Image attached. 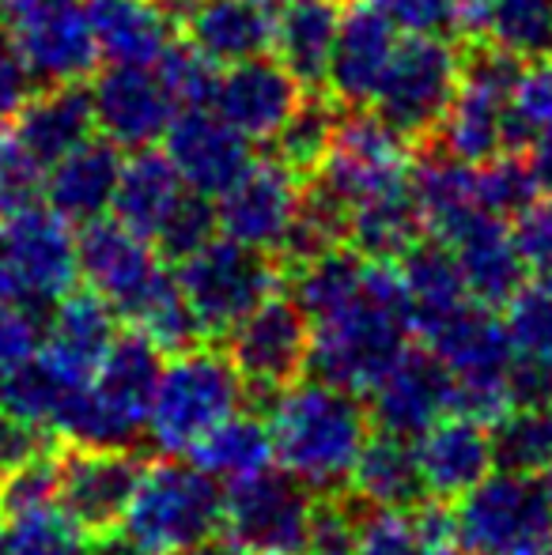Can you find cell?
I'll return each mask as SVG.
<instances>
[{
    "mask_svg": "<svg viewBox=\"0 0 552 555\" xmlns=\"http://www.w3.org/2000/svg\"><path fill=\"white\" fill-rule=\"evenodd\" d=\"M216 231H220V216H216L213 197L190 190L182 197V205L175 208V216L167 220V227L159 231L155 249H159L167 261H182L193 249L205 246L208 238H216Z\"/></svg>",
    "mask_w": 552,
    "mask_h": 555,
    "instance_id": "f6af8a7d",
    "label": "cell"
},
{
    "mask_svg": "<svg viewBox=\"0 0 552 555\" xmlns=\"http://www.w3.org/2000/svg\"><path fill=\"white\" fill-rule=\"evenodd\" d=\"M295 295L310 322V371L368 393L416 340L413 299L398 261L356 249H330L292 269Z\"/></svg>",
    "mask_w": 552,
    "mask_h": 555,
    "instance_id": "6da1fadb",
    "label": "cell"
},
{
    "mask_svg": "<svg viewBox=\"0 0 552 555\" xmlns=\"http://www.w3.org/2000/svg\"><path fill=\"white\" fill-rule=\"evenodd\" d=\"M0 526L15 555H95L99 548V537H91L57 499L8 514Z\"/></svg>",
    "mask_w": 552,
    "mask_h": 555,
    "instance_id": "74e56055",
    "label": "cell"
},
{
    "mask_svg": "<svg viewBox=\"0 0 552 555\" xmlns=\"http://www.w3.org/2000/svg\"><path fill=\"white\" fill-rule=\"evenodd\" d=\"M163 351L137 330H121L95 378L73 397L57 439L65 446H129L144 435Z\"/></svg>",
    "mask_w": 552,
    "mask_h": 555,
    "instance_id": "5b68a950",
    "label": "cell"
},
{
    "mask_svg": "<svg viewBox=\"0 0 552 555\" xmlns=\"http://www.w3.org/2000/svg\"><path fill=\"white\" fill-rule=\"evenodd\" d=\"M167 155L178 167L182 182L193 193L220 197L251 170V140L235 129L216 106H190L170 121Z\"/></svg>",
    "mask_w": 552,
    "mask_h": 555,
    "instance_id": "ac0fdd59",
    "label": "cell"
},
{
    "mask_svg": "<svg viewBox=\"0 0 552 555\" xmlns=\"http://www.w3.org/2000/svg\"><path fill=\"white\" fill-rule=\"evenodd\" d=\"M0 555H15L12 548H8V537H4V526H0Z\"/></svg>",
    "mask_w": 552,
    "mask_h": 555,
    "instance_id": "9f6ffc18",
    "label": "cell"
},
{
    "mask_svg": "<svg viewBox=\"0 0 552 555\" xmlns=\"http://www.w3.org/2000/svg\"><path fill=\"white\" fill-rule=\"evenodd\" d=\"M462 61L465 53H458L450 38L409 35L398 42V53L375 91V114L406 140L435 137L462 80Z\"/></svg>",
    "mask_w": 552,
    "mask_h": 555,
    "instance_id": "4fadbf2b",
    "label": "cell"
},
{
    "mask_svg": "<svg viewBox=\"0 0 552 555\" xmlns=\"http://www.w3.org/2000/svg\"><path fill=\"white\" fill-rule=\"evenodd\" d=\"M310 555H360L356 552V518L348 514V506H337L333 499L318 503Z\"/></svg>",
    "mask_w": 552,
    "mask_h": 555,
    "instance_id": "f5cc1de1",
    "label": "cell"
},
{
    "mask_svg": "<svg viewBox=\"0 0 552 555\" xmlns=\"http://www.w3.org/2000/svg\"><path fill=\"white\" fill-rule=\"evenodd\" d=\"M118 322V310L91 287L88 292H68L53 307L50 322H46L42 348H38L35 363H30L53 393V435H57L73 397L95 378L103 359L111 356L114 340L121 333Z\"/></svg>",
    "mask_w": 552,
    "mask_h": 555,
    "instance_id": "7c38bea8",
    "label": "cell"
},
{
    "mask_svg": "<svg viewBox=\"0 0 552 555\" xmlns=\"http://www.w3.org/2000/svg\"><path fill=\"white\" fill-rule=\"evenodd\" d=\"M465 30L523 61H538L552 50V0H465Z\"/></svg>",
    "mask_w": 552,
    "mask_h": 555,
    "instance_id": "d590c367",
    "label": "cell"
},
{
    "mask_svg": "<svg viewBox=\"0 0 552 555\" xmlns=\"http://www.w3.org/2000/svg\"><path fill=\"white\" fill-rule=\"evenodd\" d=\"M175 15L178 27H185V42H193L216 65L261 57L273 50L277 15L261 0H163Z\"/></svg>",
    "mask_w": 552,
    "mask_h": 555,
    "instance_id": "d4e9b609",
    "label": "cell"
},
{
    "mask_svg": "<svg viewBox=\"0 0 552 555\" xmlns=\"http://www.w3.org/2000/svg\"><path fill=\"white\" fill-rule=\"evenodd\" d=\"M46 322L42 310L15 307V302H0V386L8 378L35 363L38 348H42Z\"/></svg>",
    "mask_w": 552,
    "mask_h": 555,
    "instance_id": "7dc6e473",
    "label": "cell"
},
{
    "mask_svg": "<svg viewBox=\"0 0 552 555\" xmlns=\"http://www.w3.org/2000/svg\"><path fill=\"white\" fill-rule=\"evenodd\" d=\"M46 197V167L0 125V220L35 208Z\"/></svg>",
    "mask_w": 552,
    "mask_h": 555,
    "instance_id": "7bdbcfd3",
    "label": "cell"
},
{
    "mask_svg": "<svg viewBox=\"0 0 552 555\" xmlns=\"http://www.w3.org/2000/svg\"><path fill=\"white\" fill-rule=\"evenodd\" d=\"M515 121L518 137L526 140H552V65L538 61L523 73L515 88Z\"/></svg>",
    "mask_w": 552,
    "mask_h": 555,
    "instance_id": "c3c4849f",
    "label": "cell"
},
{
    "mask_svg": "<svg viewBox=\"0 0 552 555\" xmlns=\"http://www.w3.org/2000/svg\"><path fill=\"white\" fill-rule=\"evenodd\" d=\"M303 197H307L303 193V175L295 167H287L280 155L251 163V170L228 193L216 197L220 231L228 238L246 242V246L280 254L295 220H299Z\"/></svg>",
    "mask_w": 552,
    "mask_h": 555,
    "instance_id": "2e32d148",
    "label": "cell"
},
{
    "mask_svg": "<svg viewBox=\"0 0 552 555\" xmlns=\"http://www.w3.org/2000/svg\"><path fill=\"white\" fill-rule=\"evenodd\" d=\"M360 555H462L454 506L442 499H416L409 506H368L356 518Z\"/></svg>",
    "mask_w": 552,
    "mask_h": 555,
    "instance_id": "4316f807",
    "label": "cell"
},
{
    "mask_svg": "<svg viewBox=\"0 0 552 555\" xmlns=\"http://www.w3.org/2000/svg\"><path fill=\"white\" fill-rule=\"evenodd\" d=\"M190 185L182 182L178 167L170 163L167 152H152V147H137L133 159H126L118 178V193H114V216L126 227H133L144 238H159V231L182 205Z\"/></svg>",
    "mask_w": 552,
    "mask_h": 555,
    "instance_id": "1f68e13d",
    "label": "cell"
},
{
    "mask_svg": "<svg viewBox=\"0 0 552 555\" xmlns=\"http://www.w3.org/2000/svg\"><path fill=\"white\" fill-rule=\"evenodd\" d=\"M401 185H409L406 137L378 114H368L363 106H348L345 114H337L333 140L325 147L322 163L314 167L310 190L333 201L348 220L356 205L378 197V193L401 190Z\"/></svg>",
    "mask_w": 552,
    "mask_h": 555,
    "instance_id": "8fae6325",
    "label": "cell"
},
{
    "mask_svg": "<svg viewBox=\"0 0 552 555\" xmlns=\"http://www.w3.org/2000/svg\"><path fill=\"white\" fill-rule=\"evenodd\" d=\"M333 125H337V111L325 106L322 99L299 103V111L292 114V121H287L277 137L280 159H284L287 167L299 170V175L314 170L333 140Z\"/></svg>",
    "mask_w": 552,
    "mask_h": 555,
    "instance_id": "b9f144b4",
    "label": "cell"
},
{
    "mask_svg": "<svg viewBox=\"0 0 552 555\" xmlns=\"http://www.w3.org/2000/svg\"><path fill=\"white\" fill-rule=\"evenodd\" d=\"M266 424L273 435L277 468L325 495L348 488L371 439L368 401L325 378H299L269 397Z\"/></svg>",
    "mask_w": 552,
    "mask_h": 555,
    "instance_id": "7a4b0ae2",
    "label": "cell"
},
{
    "mask_svg": "<svg viewBox=\"0 0 552 555\" xmlns=\"http://www.w3.org/2000/svg\"><path fill=\"white\" fill-rule=\"evenodd\" d=\"M386 15L371 4H356L341 20V35L330 57L325 88L341 106H368L375 103V91L398 53V35Z\"/></svg>",
    "mask_w": 552,
    "mask_h": 555,
    "instance_id": "484cf974",
    "label": "cell"
},
{
    "mask_svg": "<svg viewBox=\"0 0 552 555\" xmlns=\"http://www.w3.org/2000/svg\"><path fill=\"white\" fill-rule=\"evenodd\" d=\"M99 132L118 147H152L167 137L178 117V103L167 80L152 65H114L91 88Z\"/></svg>",
    "mask_w": 552,
    "mask_h": 555,
    "instance_id": "d6986e66",
    "label": "cell"
},
{
    "mask_svg": "<svg viewBox=\"0 0 552 555\" xmlns=\"http://www.w3.org/2000/svg\"><path fill=\"white\" fill-rule=\"evenodd\" d=\"M12 30L30 76L42 88H50V83H84L95 73L99 57H103L95 30H91L88 8H80L76 0L27 15V20L12 23Z\"/></svg>",
    "mask_w": 552,
    "mask_h": 555,
    "instance_id": "cb8c5ba5",
    "label": "cell"
},
{
    "mask_svg": "<svg viewBox=\"0 0 552 555\" xmlns=\"http://www.w3.org/2000/svg\"><path fill=\"white\" fill-rule=\"evenodd\" d=\"M545 374H549V382H552V356H549V363H545Z\"/></svg>",
    "mask_w": 552,
    "mask_h": 555,
    "instance_id": "6f0895ef",
    "label": "cell"
},
{
    "mask_svg": "<svg viewBox=\"0 0 552 555\" xmlns=\"http://www.w3.org/2000/svg\"><path fill=\"white\" fill-rule=\"evenodd\" d=\"M30 83H35V76H30L27 61H23L12 23L0 15V125H8L20 114V106L35 91Z\"/></svg>",
    "mask_w": 552,
    "mask_h": 555,
    "instance_id": "f907efd6",
    "label": "cell"
},
{
    "mask_svg": "<svg viewBox=\"0 0 552 555\" xmlns=\"http://www.w3.org/2000/svg\"><path fill=\"white\" fill-rule=\"evenodd\" d=\"M147 461L129 446H65L57 453V503L91 537L121 526Z\"/></svg>",
    "mask_w": 552,
    "mask_h": 555,
    "instance_id": "9a60e30c",
    "label": "cell"
},
{
    "mask_svg": "<svg viewBox=\"0 0 552 555\" xmlns=\"http://www.w3.org/2000/svg\"><path fill=\"white\" fill-rule=\"evenodd\" d=\"M159 73L182 111H190V106H213L216 88H220L216 61H208L193 42L170 46V50L159 57Z\"/></svg>",
    "mask_w": 552,
    "mask_h": 555,
    "instance_id": "ee69618b",
    "label": "cell"
},
{
    "mask_svg": "<svg viewBox=\"0 0 552 555\" xmlns=\"http://www.w3.org/2000/svg\"><path fill=\"white\" fill-rule=\"evenodd\" d=\"M348 491L363 506H409L416 499H424V480H420L413 439L394 431L371 435L352 468Z\"/></svg>",
    "mask_w": 552,
    "mask_h": 555,
    "instance_id": "836d02e7",
    "label": "cell"
},
{
    "mask_svg": "<svg viewBox=\"0 0 552 555\" xmlns=\"http://www.w3.org/2000/svg\"><path fill=\"white\" fill-rule=\"evenodd\" d=\"M406 35H442L450 38L465 27V0H363Z\"/></svg>",
    "mask_w": 552,
    "mask_h": 555,
    "instance_id": "bcb514c9",
    "label": "cell"
},
{
    "mask_svg": "<svg viewBox=\"0 0 552 555\" xmlns=\"http://www.w3.org/2000/svg\"><path fill=\"white\" fill-rule=\"evenodd\" d=\"M523 73V57L500 46L480 42L465 50L462 80L435 129L442 152L462 163H485L500 152H518L523 137L515 121V88Z\"/></svg>",
    "mask_w": 552,
    "mask_h": 555,
    "instance_id": "8992f818",
    "label": "cell"
},
{
    "mask_svg": "<svg viewBox=\"0 0 552 555\" xmlns=\"http://www.w3.org/2000/svg\"><path fill=\"white\" fill-rule=\"evenodd\" d=\"M462 555H534L552 541V503L534 473L496 468L454 503Z\"/></svg>",
    "mask_w": 552,
    "mask_h": 555,
    "instance_id": "30bf717a",
    "label": "cell"
},
{
    "mask_svg": "<svg viewBox=\"0 0 552 555\" xmlns=\"http://www.w3.org/2000/svg\"><path fill=\"white\" fill-rule=\"evenodd\" d=\"M503 325L518 359L545 371L552 356V276H534L503 302Z\"/></svg>",
    "mask_w": 552,
    "mask_h": 555,
    "instance_id": "f35d334b",
    "label": "cell"
},
{
    "mask_svg": "<svg viewBox=\"0 0 552 555\" xmlns=\"http://www.w3.org/2000/svg\"><path fill=\"white\" fill-rule=\"evenodd\" d=\"M99 53L114 65H159L175 46V15L163 0H88Z\"/></svg>",
    "mask_w": 552,
    "mask_h": 555,
    "instance_id": "f546056e",
    "label": "cell"
},
{
    "mask_svg": "<svg viewBox=\"0 0 552 555\" xmlns=\"http://www.w3.org/2000/svg\"><path fill=\"white\" fill-rule=\"evenodd\" d=\"M57 442L61 439L53 431H46V427L0 409V480H8V476L20 473V468L57 453Z\"/></svg>",
    "mask_w": 552,
    "mask_h": 555,
    "instance_id": "681fc988",
    "label": "cell"
},
{
    "mask_svg": "<svg viewBox=\"0 0 552 555\" xmlns=\"http://www.w3.org/2000/svg\"><path fill=\"white\" fill-rule=\"evenodd\" d=\"M413 446L424 495L442 499V503H458L500 468L496 465V431L462 412L442 416L424 435H416Z\"/></svg>",
    "mask_w": 552,
    "mask_h": 555,
    "instance_id": "44dd1931",
    "label": "cell"
},
{
    "mask_svg": "<svg viewBox=\"0 0 552 555\" xmlns=\"http://www.w3.org/2000/svg\"><path fill=\"white\" fill-rule=\"evenodd\" d=\"M496 431V465L541 476L552 465V404L515 409Z\"/></svg>",
    "mask_w": 552,
    "mask_h": 555,
    "instance_id": "ab89813d",
    "label": "cell"
},
{
    "mask_svg": "<svg viewBox=\"0 0 552 555\" xmlns=\"http://www.w3.org/2000/svg\"><path fill=\"white\" fill-rule=\"evenodd\" d=\"M515 238L534 276H552V197L534 201L515 216Z\"/></svg>",
    "mask_w": 552,
    "mask_h": 555,
    "instance_id": "816d5d0a",
    "label": "cell"
},
{
    "mask_svg": "<svg viewBox=\"0 0 552 555\" xmlns=\"http://www.w3.org/2000/svg\"><path fill=\"white\" fill-rule=\"evenodd\" d=\"M80 280V242L50 205L0 220V302L53 310Z\"/></svg>",
    "mask_w": 552,
    "mask_h": 555,
    "instance_id": "ba28073f",
    "label": "cell"
},
{
    "mask_svg": "<svg viewBox=\"0 0 552 555\" xmlns=\"http://www.w3.org/2000/svg\"><path fill=\"white\" fill-rule=\"evenodd\" d=\"M303 103V83L284 61H269L266 53L251 61H235L220 76L213 106L243 132L246 140H277Z\"/></svg>",
    "mask_w": 552,
    "mask_h": 555,
    "instance_id": "7402d4cb",
    "label": "cell"
},
{
    "mask_svg": "<svg viewBox=\"0 0 552 555\" xmlns=\"http://www.w3.org/2000/svg\"><path fill=\"white\" fill-rule=\"evenodd\" d=\"M178 284L205 336H228L251 310L280 292L284 264L277 254L239 238H208L178 261Z\"/></svg>",
    "mask_w": 552,
    "mask_h": 555,
    "instance_id": "52a82bcc",
    "label": "cell"
},
{
    "mask_svg": "<svg viewBox=\"0 0 552 555\" xmlns=\"http://www.w3.org/2000/svg\"><path fill=\"white\" fill-rule=\"evenodd\" d=\"M95 99L88 83H50L27 95L12 117V132L42 167H53L61 155L95 137Z\"/></svg>",
    "mask_w": 552,
    "mask_h": 555,
    "instance_id": "83f0119b",
    "label": "cell"
},
{
    "mask_svg": "<svg viewBox=\"0 0 552 555\" xmlns=\"http://www.w3.org/2000/svg\"><path fill=\"white\" fill-rule=\"evenodd\" d=\"M371 424L378 431H394L416 439L432 424L454 412V382L432 348L413 344L375 386L363 393Z\"/></svg>",
    "mask_w": 552,
    "mask_h": 555,
    "instance_id": "e0dca14e",
    "label": "cell"
},
{
    "mask_svg": "<svg viewBox=\"0 0 552 555\" xmlns=\"http://www.w3.org/2000/svg\"><path fill=\"white\" fill-rule=\"evenodd\" d=\"M401 272H406L409 299H413L416 340L432 330L435 322H442V318L454 314L458 307H465V302L473 299L454 254H450L439 238H432V242L420 238L416 246L401 257Z\"/></svg>",
    "mask_w": 552,
    "mask_h": 555,
    "instance_id": "8d00e7d4",
    "label": "cell"
},
{
    "mask_svg": "<svg viewBox=\"0 0 552 555\" xmlns=\"http://www.w3.org/2000/svg\"><path fill=\"white\" fill-rule=\"evenodd\" d=\"M185 461L208 473L220 483H239L261 476L269 468H277V453H273V435L269 424L258 416H246L235 412L223 424H216L205 439H197L185 453Z\"/></svg>",
    "mask_w": 552,
    "mask_h": 555,
    "instance_id": "d6a6232c",
    "label": "cell"
},
{
    "mask_svg": "<svg viewBox=\"0 0 552 555\" xmlns=\"http://www.w3.org/2000/svg\"><path fill=\"white\" fill-rule=\"evenodd\" d=\"M473 182H477L480 208L492 216H508V220L526 212L541 193L534 167L518 159V152H500L485 163H473Z\"/></svg>",
    "mask_w": 552,
    "mask_h": 555,
    "instance_id": "60d3db41",
    "label": "cell"
},
{
    "mask_svg": "<svg viewBox=\"0 0 552 555\" xmlns=\"http://www.w3.org/2000/svg\"><path fill=\"white\" fill-rule=\"evenodd\" d=\"M223 351L239 366L246 389L273 397L310 371V322L299 302L277 292L228 333Z\"/></svg>",
    "mask_w": 552,
    "mask_h": 555,
    "instance_id": "5bb4252c",
    "label": "cell"
},
{
    "mask_svg": "<svg viewBox=\"0 0 552 555\" xmlns=\"http://www.w3.org/2000/svg\"><path fill=\"white\" fill-rule=\"evenodd\" d=\"M261 4H284V0H261Z\"/></svg>",
    "mask_w": 552,
    "mask_h": 555,
    "instance_id": "680465c9",
    "label": "cell"
},
{
    "mask_svg": "<svg viewBox=\"0 0 552 555\" xmlns=\"http://www.w3.org/2000/svg\"><path fill=\"white\" fill-rule=\"evenodd\" d=\"M424 216L416 208V197L409 185L390 193L368 197L348 212L345 238L352 242L356 254L375 257V261H401L409 249L424 238Z\"/></svg>",
    "mask_w": 552,
    "mask_h": 555,
    "instance_id": "e575fe53",
    "label": "cell"
},
{
    "mask_svg": "<svg viewBox=\"0 0 552 555\" xmlns=\"http://www.w3.org/2000/svg\"><path fill=\"white\" fill-rule=\"evenodd\" d=\"M439 242L454 254L465 287L485 307H503L526 284V261L508 216L473 212L439 234Z\"/></svg>",
    "mask_w": 552,
    "mask_h": 555,
    "instance_id": "603a6c76",
    "label": "cell"
},
{
    "mask_svg": "<svg viewBox=\"0 0 552 555\" xmlns=\"http://www.w3.org/2000/svg\"><path fill=\"white\" fill-rule=\"evenodd\" d=\"M121 147L111 137H88L46 170V205L68 223H91L114 208L121 178Z\"/></svg>",
    "mask_w": 552,
    "mask_h": 555,
    "instance_id": "f1b7e54d",
    "label": "cell"
},
{
    "mask_svg": "<svg viewBox=\"0 0 552 555\" xmlns=\"http://www.w3.org/2000/svg\"><path fill=\"white\" fill-rule=\"evenodd\" d=\"M243 404L246 382L228 351L190 344L182 351H170L163 363L144 435L163 457H185L193 442L243 412Z\"/></svg>",
    "mask_w": 552,
    "mask_h": 555,
    "instance_id": "277c9868",
    "label": "cell"
},
{
    "mask_svg": "<svg viewBox=\"0 0 552 555\" xmlns=\"http://www.w3.org/2000/svg\"><path fill=\"white\" fill-rule=\"evenodd\" d=\"M341 0H284L277 15L273 50L303 88H322L341 35Z\"/></svg>",
    "mask_w": 552,
    "mask_h": 555,
    "instance_id": "4dcf8cb0",
    "label": "cell"
},
{
    "mask_svg": "<svg viewBox=\"0 0 552 555\" xmlns=\"http://www.w3.org/2000/svg\"><path fill=\"white\" fill-rule=\"evenodd\" d=\"M314 518V491L269 468L223 488L220 544L231 555H310Z\"/></svg>",
    "mask_w": 552,
    "mask_h": 555,
    "instance_id": "9c48e42d",
    "label": "cell"
},
{
    "mask_svg": "<svg viewBox=\"0 0 552 555\" xmlns=\"http://www.w3.org/2000/svg\"><path fill=\"white\" fill-rule=\"evenodd\" d=\"M223 488L193 461L159 457L144 465L121 526V555H190L220 537Z\"/></svg>",
    "mask_w": 552,
    "mask_h": 555,
    "instance_id": "3957f363",
    "label": "cell"
},
{
    "mask_svg": "<svg viewBox=\"0 0 552 555\" xmlns=\"http://www.w3.org/2000/svg\"><path fill=\"white\" fill-rule=\"evenodd\" d=\"M80 242V276L88 280L91 292H99L118 318L147 292L155 276H159L167 264L163 254L155 249L152 238L137 234L133 227H126L114 216V220H91L84 223V231L76 234Z\"/></svg>",
    "mask_w": 552,
    "mask_h": 555,
    "instance_id": "ffe728a7",
    "label": "cell"
},
{
    "mask_svg": "<svg viewBox=\"0 0 552 555\" xmlns=\"http://www.w3.org/2000/svg\"><path fill=\"white\" fill-rule=\"evenodd\" d=\"M57 4H68V0H0V15L8 23H20L35 12H46V8H57Z\"/></svg>",
    "mask_w": 552,
    "mask_h": 555,
    "instance_id": "db71d44e",
    "label": "cell"
},
{
    "mask_svg": "<svg viewBox=\"0 0 552 555\" xmlns=\"http://www.w3.org/2000/svg\"><path fill=\"white\" fill-rule=\"evenodd\" d=\"M190 555H231V552L223 548V544H220V548H216V544H205V548H197V552H190Z\"/></svg>",
    "mask_w": 552,
    "mask_h": 555,
    "instance_id": "11a10c76",
    "label": "cell"
}]
</instances>
